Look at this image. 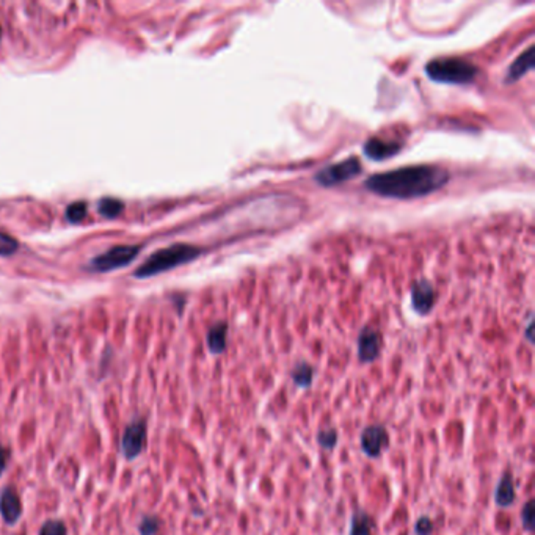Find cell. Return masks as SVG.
Returning a JSON list of instances; mask_svg holds the SVG:
<instances>
[{
  "label": "cell",
  "mask_w": 535,
  "mask_h": 535,
  "mask_svg": "<svg viewBox=\"0 0 535 535\" xmlns=\"http://www.w3.org/2000/svg\"><path fill=\"white\" fill-rule=\"evenodd\" d=\"M361 170L363 168L360 160L356 159V157H351V159L342 160L339 163H334V165L320 170L319 173L315 175V181L320 185H324V187H332V185L352 180V177L361 173Z\"/></svg>",
  "instance_id": "5"
},
{
  "label": "cell",
  "mask_w": 535,
  "mask_h": 535,
  "mask_svg": "<svg viewBox=\"0 0 535 535\" xmlns=\"http://www.w3.org/2000/svg\"><path fill=\"white\" fill-rule=\"evenodd\" d=\"M10 454L11 452L8 448H4V446H0V476H2V472L5 471L6 465H8Z\"/></svg>",
  "instance_id": "25"
},
{
  "label": "cell",
  "mask_w": 535,
  "mask_h": 535,
  "mask_svg": "<svg viewBox=\"0 0 535 535\" xmlns=\"http://www.w3.org/2000/svg\"><path fill=\"white\" fill-rule=\"evenodd\" d=\"M291 379L294 382V385L306 389L313 385L314 380V367L306 361H300L291 370Z\"/></svg>",
  "instance_id": "16"
},
{
  "label": "cell",
  "mask_w": 535,
  "mask_h": 535,
  "mask_svg": "<svg viewBox=\"0 0 535 535\" xmlns=\"http://www.w3.org/2000/svg\"><path fill=\"white\" fill-rule=\"evenodd\" d=\"M401 148H402L401 143H397L394 140L370 139L365 145V154L369 157V159L383 160V159H388V157L391 156H394L396 153H399Z\"/></svg>",
  "instance_id": "12"
},
{
  "label": "cell",
  "mask_w": 535,
  "mask_h": 535,
  "mask_svg": "<svg viewBox=\"0 0 535 535\" xmlns=\"http://www.w3.org/2000/svg\"><path fill=\"white\" fill-rule=\"evenodd\" d=\"M18 240L15 237H11L5 232H0V255L2 256H10L18 250Z\"/></svg>",
  "instance_id": "22"
},
{
  "label": "cell",
  "mask_w": 535,
  "mask_h": 535,
  "mask_svg": "<svg viewBox=\"0 0 535 535\" xmlns=\"http://www.w3.org/2000/svg\"><path fill=\"white\" fill-rule=\"evenodd\" d=\"M160 526H162V521L159 517L148 515L140 521L139 531H140V535H156L157 532H159Z\"/></svg>",
  "instance_id": "19"
},
{
  "label": "cell",
  "mask_w": 535,
  "mask_h": 535,
  "mask_svg": "<svg viewBox=\"0 0 535 535\" xmlns=\"http://www.w3.org/2000/svg\"><path fill=\"white\" fill-rule=\"evenodd\" d=\"M375 520L366 510L356 509L352 515L351 535H372Z\"/></svg>",
  "instance_id": "15"
},
{
  "label": "cell",
  "mask_w": 535,
  "mask_h": 535,
  "mask_svg": "<svg viewBox=\"0 0 535 535\" xmlns=\"http://www.w3.org/2000/svg\"><path fill=\"white\" fill-rule=\"evenodd\" d=\"M0 515L6 524H15L23 515V503L18 491L11 486H5L0 491Z\"/></svg>",
  "instance_id": "9"
},
{
  "label": "cell",
  "mask_w": 535,
  "mask_h": 535,
  "mask_svg": "<svg viewBox=\"0 0 535 535\" xmlns=\"http://www.w3.org/2000/svg\"><path fill=\"white\" fill-rule=\"evenodd\" d=\"M87 215V204L85 203H73L68 206L66 209V217L70 222H80L82 218Z\"/></svg>",
  "instance_id": "23"
},
{
  "label": "cell",
  "mask_w": 535,
  "mask_h": 535,
  "mask_svg": "<svg viewBox=\"0 0 535 535\" xmlns=\"http://www.w3.org/2000/svg\"><path fill=\"white\" fill-rule=\"evenodd\" d=\"M532 68H534V47H529V49L524 51L515 61H513L512 66L509 68V71H507L505 82L518 80L520 77H523L527 71H531Z\"/></svg>",
  "instance_id": "14"
},
{
  "label": "cell",
  "mask_w": 535,
  "mask_h": 535,
  "mask_svg": "<svg viewBox=\"0 0 535 535\" xmlns=\"http://www.w3.org/2000/svg\"><path fill=\"white\" fill-rule=\"evenodd\" d=\"M68 529L66 524L61 520H47L46 523L41 526L39 535H66Z\"/></svg>",
  "instance_id": "20"
},
{
  "label": "cell",
  "mask_w": 535,
  "mask_h": 535,
  "mask_svg": "<svg viewBox=\"0 0 535 535\" xmlns=\"http://www.w3.org/2000/svg\"><path fill=\"white\" fill-rule=\"evenodd\" d=\"M517 499V489H515V479H513V472L507 470L503 476H501L499 482L495 489V503L501 509H507L515 504Z\"/></svg>",
  "instance_id": "10"
},
{
  "label": "cell",
  "mask_w": 535,
  "mask_h": 535,
  "mask_svg": "<svg viewBox=\"0 0 535 535\" xmlns=\"http://www.w3.org/2000/svg\"><path fill=\"white\" fill-rule=\"evenodd\" d=\"M411 305L420 314H429L435 305V289L427 281L417 283L411 291Z\"/></svg>",
  "instance_id": "11"
},
{
  "label": "cell",
  "mask_w": 535,
  "mask_h": 535,
  "mask_svg": "<svg viewBox=\"0 0 535 535\" xmlns=\"http://www.w3.org/2000/svg\"><path fill=\"white\" fill-rule=\"evenodd\" d=\"M201 250L196 248L194 245H187V244H176L171 245L168 248L159 250L154 253L153 256H149L145 263H143L139 269L135 270L134 275L137 278H148L157 275L160 272H167L170 269H175V267L190 263L194 260L196 256H200Z\"/></svg>",
  "instance_id": "2"
},
{
  "label": "cell",
  "mask_w": 535,
  "mask_h": 535,
  "mask_svg": "<svg viewBox=\"0 0 535 535\" xmlns=\"http://www.w3.org/2000/svg\"><path fill=\"white\" fill-rule=\"evenodd\" d=\"M435 531V524L434 521H432L430 517L424 515V517H420L416 521L415 524V534L416 535H432Z\"/></svg>",
  "instance_id": "24"
},
{
  "label": "cell",
  "mask_w": 535,
  "mask_h": 535,
  "mask_svg": "<svg viewBox=\"0 0 535 535\" xmlns=\"http://www.w3.org/2000/svg\"><path fill=\"white\" fill-rule=\"evenodd\" d=\"M338 440H339V434L336 429H322L317 432V435H315V441H317V444L320 446L324 451H333L336 448V444H338Z\"/></svg>",
  "instance_id": "17"
},
{
  "label": "cell",
  "mask_w": 535,
  "mask_h": 535,
  "mask_svg": "<svg viewBox=\"0 0 535 535\" xmlns=\"http://www.w3.org/2000/svg\"><path fill=\"white\" fill-rule=\"evenodd\" d=\"M521 526L527 532L534 531V501L529 499L521 510Z\"/></svg>",
  "instance_id": "21"
},
{
  "label": "cell",
  "mask_w": 535,
  "mask_h": 535,
  "mask_svg": "<svg viewBox=\"0 0 535 535\" xmlns=\"http://www.w3.org/2000/svg\"><path fill=\"white\" fill-rule=\"evenodd\" d=\"M146 421L141 420V417L127 424L120 443L122 457L127 458V460H134L135 457H139L146 446Z\"/></svg>",
  "instance_id": "4"
},
{
  "label": "cell",
  "mask_w": 535,
  "mask_h": 535,
  "mask_svg": "<svg viewBox=\"0 0 535 535\" xmlns=\"http://www.w3.org/2000/svg\"><path fill=\"white\" fill-rule=\"evenodd\" d=\"M98 209H99V214L112 218L118 215L120 212L125 209V203L120 200H113V198H106V200L99 201Z\"/></svg>",
  "instance_id": "18"
},
{
  "label": "cell",
  "mask_w": 535,
  "mask_h": 535,
  "mask_svg": "<svg viewBox=\"0 0 535 535\" xmlns=\"http://www.w3.org/2000/svg\"><path fill=\"white\" fill-rule=\"evenodd\" d=\"M449 181L448 171L434 165L405 167L375 175L366 181V189L380 196L413 200L427 196Z\"/></svg>",
  "instance_id": "1"
},
{
  "label": "cell",
  "mask_w": 535,
  "mask_h": 535,
  "mask_svg": "<svg viewBox=\"0 0 535 535\" xmlns=\"http://www.w3.org/2000/svg\"><path fill=\"white\" fill-rule=\"evenodd\" d=\"M139 246L137 245H120L108 250L104 255H99L92 260V269L98 272H107L113 269H120L134 260L139 255Z\"/></svg>",
  "instance_id": "6"
},
{
  "label": "cell",
  "mask_w": 535,
  "mask_h": 535,
  "mask_svg": "<svg viewBox=\"0 0 535 535\" xmlns=\"http://www.w3.org/2000/svg\"><path fill=\"white\" fill-rule=\"evenodd\" d=\"M425 73L432 80L443 82V84H470L476 79L479 70L463 58L444 57L429 61Z\"/></svg>",
  "instance_id": "3"
},
{
  "label": "cell",
  "mask_w": 535,
  "mask_h": 535,
  "mask_svg": "<svg viewBox=\"0 0 535 535\" xmlns=\"http://www.w3.org/2000/svg\"><path fill=\"white\" fill-rule=\"evenodd\" d=\"M356 346H358V351H356L358 361L363 365L372 363L379 358L382 352V334L372 327H365L358 334Z\"/></svg>",
  "instance_id": "8"
},
{
  "label": "cell",
  "mask_w": 535,
  "mask_h": 535,
  "mask_svg": "<svg viewBox=\"0 0 535 535\" xmlns=\"http://www.w3.org/2000/svg\"><path fill=\"white\" fill-rule=\"evenodd\" d=\"M226 339H228V324L218 322L214 327H210L208 336H206L209 352L214 355L223 353L226 351Z\"/></svg>",
  "instance_id": "13"
},
{
  "label": "cell",
  "mask_w": 535,
  "mask_h": 535,
  "mask_svg": "<svg viewBox=\"0 0 535 535\" xmlns=\"http://www.w3.org/2000/svg\"><path fill=\"white\" fill-rule=\"evenodd\" d=\"M361 449L369 458H379L389 448V432L383 424H372L363 429L360 436Z\"/></svg>",
  "instance_id": "7"
}]
</instances>
